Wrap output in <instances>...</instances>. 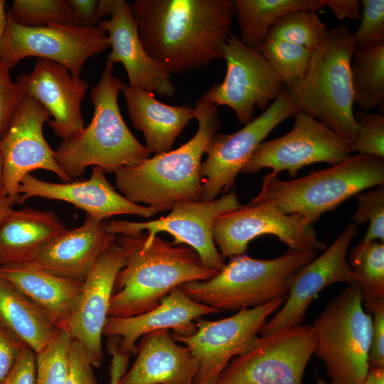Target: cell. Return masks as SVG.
<instances>
[{"label": "cell", "mask_w": 384, "mask_h": 384, "mask_svg": "<svg viewBox=\"0 0 384 384\" xmlns=\"http://www.w3.org/2000/svg\"><path fill=\"white\" fill-rule=\"evenodd\" d=\"M287 297H279L264 305L241 309L218 321L198 319L193 334H174V339L188 347L198 361L193 384H215L230 361L255 342L268 317L282 306Z\"/></svg>", "instance_id": "cell-11"}, {"label": "cell", "mask_w": 384, "mask_h": 384, "mask_svg": "<svg viewBox=\"0 0 384 384\" xmlns=\"http://www.w3.org/2000/svg\"><path fill=\"white\" fill-rule=\"evenodd\" d=\"M363 307L373 321L369 368L384 367V298L363 304Z\"/></svg>", "instance_id": "cell-42"}, {"label": "cell", "mask_w": 384, "mask_h": 384, "mask_svg": "<svg viewBox=\"0 0 384 384\" xmlns=\"http://www.w3.org/2000/svg\"><path fill=\"white\" fill-rule=\"evenodd\" d=\"M362 384H384V367H370Z\"/></svg>", "instance_id": "cell-49"}, {"label": "cell", "mask_w": 384, "mask_h": 384, "mask_svg": "<svg viewBox=\"0 0 384 384\" xmlns=\"http://www.w3.org/2000/svg\"><path fill=\"white\" fill-rule=\"evenodd\" d=\"M121 92L132 124L143 133L149 154L171 151L176 138L194 118V108L162 103L154 92L124 83Z\"/></svg>", "instance_id": "cell-27"}, {"label": "cell", "mask_w": 384, "mask_h": 384, "mask_svg": "<svg viewBox=\"0 0 384 384\" xmlns=\"http://www.w3.org/2000/svg\"><path fill=\"white\" fill-rule=\"evenodd\" d=\"M36 353L26 347L15 366L1 384H35Z\"/></svg>", "instance_id": "cell-44"}, {"label": "cell", "mask_w": 384, "mask_h": 384, "mask_svg": "<svg viewBox=\"0 0 384 384\" xmlns=\"http://www.w3.org/2000/svg\"><path fill=\"white\" fill-rule=\"evenodd\" d=\"M92 366L85 346L71 337L68 348L66 384H100L94 375Z\"/></svg>", "instance_id": "cell-41"}, {"label": "cell", "mask_w": 384, "mask_h": 384, "mask_svg": "<svg viewBox=\"0 0 384 384\" xmlns=\"http://www.w3.org/2000/svg\"><path fill=\"white\" fill-rule=\"evenodd\" d=\"M356 132L351 153L384 158V116L380 113H354Z\"/></svg>", "instance_id": "cell-37"}, {"label": "cell", "mask_w": 384, "mask_h": 384, "mask_svg": "<svg viewBox=\"0 0 384 384\" xmlns=\"http://www.w3.org/2000/svg\"><path fill=\"white\" fill-rule=\"evenodd\" d=\"M98 26L109 39L111 52L107 60L124 65L129 86L162 96L174 95L171 75L149 55L140 39L129 2L115 0L111 18Z\"/></svg>", "instance_id": "cell-22"}, {"label": "cell", "mask_w": 384, "mask_h": 384, "mask_svg": "<svg viewBox=\"0 0 384 384\" xmlns=\"http://www.w3.org/2000/svg\"><path fill=\"white\" fill-rule=\"evenodd\" d=\"M67 230L53 211L13 209L0 225V264L31 262L43 245Z\"/></svg>", "instance_id": "cell-28"}, {"label": "cell", "mask_w": 384, "mask_h": 384, "mask_svg": "<svg viewBox=\"0 0 384 384\" xmlns=\"http://www.w3.org/2000/svg\"><path fill=\"white\" fill-rule=\"evenodd\" d=\"M7 14L16 23L27 27L49 23L75 26L68 0H14Z\"/></svg>", "instance_id": "cell-35"}, {"label": "cell", "mask_w": 384, "mask_h": 384, "mask_svg": "<svg viewBox=\"0 0 384 384\" xmlns=\"http://www.w3.org/2000/svg\"><path fill=\"white\" fill-rule=\"evenodd\" d=\"M50 117L44 107L24 95L9 129L0 139L2 189L15 203L21 179L34 170L51 171L63 183L72 181L57 164L54 151L44 137L43 124Z\"/></svg>", "instance_id": "cell-17"}, {"label": "cell", "mask_w": 384, "mask_h": 384, "mask_svg": "<svg viewBox=\"0 0 384 384\" xmlns=\"http://www.w3.org/2000/svg\"><path fill=\"white\" fill-rule=\"evenodd\" d=\"M220 311L192 300L178 287L164 297L157 306L146 312L128 317H107L103 335L119 338L118 350L130 356L137 350V339L145 334L172 329L176 334L191 335L196 330L194 320Z\"/></svg>", "instance_id": "cell-23"}, {"label": "cell", "mask_w": 384, "mask_h": 384, "mask_svg": "<svg viewBox=\"0 0 384 384\" xmlns=\"http://www.w3.org/2000/svg\"><path fill=\"white\" fill-rule=\"evenodd\" d=\"M235 16L240 31V41L260 52L269 31L289 12L324 9L321 0H235Z\"/></svg>", "instance_id": "cell-30"}, {"label": "cell", "mask_w": 384, "mask_h": 384, "mask_svg": "<svg viewBox=\"0 0 384 384\" xmlns=\"http://www.w3.org/2000/svg\"><path fill=\"white\" fill-rule=\"evenodd\" d=\"M372 326L358 284L342 290L314 319V354L325 363L330 384H362L369 368Z\"/></svg>", "instance_id": "cell-8"}, {"label": "cell", "mask_w": 384, "mask_h": 384, "mask_svg": "<svg viewBox=\"0 0 384 384\" xmlns=\"http://www.w3.org/2000/svg\"><path fill=\"white\" fill-rule=\"evenodd\" d=\"M293 117L292 129L280 137L262 142L242 173L269 168L273 174L287 171L295 177L304 166L319 162L334 166L351 156L350 142L326 125L299 110Z\"/></svg>", "instance_id": "cell-16"}, {"label": "cell", "mask_w": 384, "mask_h": 384, "mask_svg": "<svg viewBox=\"0 0 384 384\" xmlns=\"http://www.w3.org/2000/svg\"><path fill=\"white\" fill-rule=\"evenodd\" d=\"M142 337L137 359L119 384H193L198 363L188 347L178 345L167 329Z\"/></svg>", "instance_id": "cell-26"}, {"label": "cell", "mask_w": 384, "mask_h": 384, "mask_svg": "<svg viewBox=\"0 0 384 384\" xmlns=\"http://www.w3.org/2000/svg\"><path fill=\"white\" fill-rule=\"evenodd\" d=\"M117 343L110 341L108 345L109 352L112 355V362L110 368V384H119L122 377L126 373L129 355L121 353L117 348Z\"/></svg>", "instance_id": "cell-47"}, {"label": "cell", "mask_w": 384, "mask_h": 384, "mask_svg": "<svg viewBox=\"0 0 384 384\" xmlns=\"http://www.w3.org/2000/svg\"><path fill=\"white\" fill-rule=\"evenodd\" d=\"M26 347L0 324V384L9 374Z\"/></svg>", "instance_id": "cell-43"}, {"label": "cell", "mask_w": 384, "mask_h": 384, "mask_svg": "<svg viewBox=\"0 0 384 384\" xmlns=\"http://www.w3.org/2000/svg\"><path fill=\"white\" fill-rule=\"evenodd\" d=\"M358 207L352 216L357 226L369 223L366 233L361 242H384V186H378L375 190L361 192L356 195Z\"/></svg>", "instance_id": "cell-38"}, {"label": "cell", "mask_w": 384, "mask_h": 384, "mask_svg": "<svg viewBox=\"0 0 384 384\" xmlns=\"http://www.w3.org/2000/svg\"><path fill=\"white\" fill-rule=\"evenodd\" d=\"M126 254L116 241L100 256L82 283L77 309L68 331L87 349L92 366L99 368L103 353L102 336L119 272L125 266Z\"/></svg>", "instance_id": "cell-21"}, {"label": "cell", "mask_w": 384, "mask_h": 384, "mask_svg": "<svg viewBox=\"0 0 384 384\" xmlns=\"http://www.w3.org/2000/svg\"><path fill=\"white\" fill-rule=\"evenodd\" d=\"M353 102L361 111L381 107L384 102V43L357 48L351 58Z\"/></svg>", "instance_id": "cell-31"}, {"label": "cell", "mask_w": 384, "mask_h": 384, "mask_svg": "<svg viewBox=\"0 0 384 384\" xmlns=\"http://www.w3.org/2000/svg\"><path fill=\"white\" fill-rule=\"evenodd\" d=\"M316 256V251L294 250L269 260L239 255L213 278L179 287L192 300L221 311L254 308L287 296L294 275Z\"/></svg>", "instance_id": "cell-7"}, {"label": "cell", "mask_w": 384, "mask_h": 384, "mask_svg": "<svg viewBox=\"0 0 384 384\" xmlns=\"http://www.w3.org/2000/svg\"><path fill=\"white\" fill-rule=\"evenodd\" d=\"M23 96L16 82L11 80L9 70L0 60V139L9 129Z\"/></svg>", "instance_id": "cell-40"}, {"label": "cell", "mask_w": 384, "mask_h": 384, "mask_svg": "<svg viewBox=\"0 0 384 384\" xmlns=\"http://www.w3.org/2000/svg\"><path fill=\"white\" fill-rule=\"evenodd\" d=\"M131 12L149 55L170 75L223 58L231 0H135Z\"/></svg>", "instance_id": "cell-1"}, {"label": "cell", "mask_w": 384, "mask_h": 384, "mask_svg": "<svg viewBox=\"0 0 384 384\" xmlns=\"http://www.w3.org/2000/svg\"><path fill=\"white\" fill-rule=\"evenodd\" d=\"M105 220L86 215L79 227L67 230L43 245L31 261L64 278L83 282L102 253L116 241Z\"/></svg>", "instance_id": "cell-24"}, {"label": "cell", "mask_w": 384, "mask_h": 384, "mask_svg": "<svg viewBox=\"0 0 384 384\" xmlns=\"http://www.w3.org/2000/svg\"><path fill=\"white\" fill-rule=\"evenodd\" d=\"M72 9L75 26L91 28L99 24L97 17L98 1L97 0H68Z\"/></svg>", "instance_id": "cell-45"}, {"label": "cell", "mask_w": 384, "mask_h": 384, "mask_svg": "<svg viewBox=\"0 0 384 384\" xmlns=\"http://www.w3.org/2000/svg\"><path fill=\"white\" fill-rule=\"evenodd\" d=\"M348 264L360 286L363 304L384 298V242H360L350 250Z\"/></svg>", "instance_id": "cell-32"}, {"label": "cell", "mask_w": 384, "mask_h": 384, "mask_svg": "<svg viewBox=\"0 0 384 384\" xmlns=\"http://www.w3.org/2000/svg\"><path fill=\"white\" fill-rule=\"evenodd\" d=\"M0 324L35 353L46 348L60 330L33 302L1 277Z\"/></svg>", "instance_id": "cell-29"}, {"label": "cell", "mask_w": 384, "mask_h": 384, "mask_svg": "<svg viewBox=\"0 0 384 384\" xmlns=\"http://www.w3.org/2000/svg\"><path fill=\"white\" fill-rule=\"evenodd\" d=\"M358 226L350 223L334 242L301 269L293 277L286 301L260 332L261 336L287 326L302 324L314 298L332 284H357L356 276L348 261L347 250Z\"/></svg>", "instance_id": "cell-18"}, {"label": "cell", "mask_w": 384, "mask_h": 384, "mask_svg": "<svg viewBox=\"0 0 384 384\" xmlns=\"http://www.w3.org/2000/svg\"><path fill=\"white\" fill-rule=\"evenodd\" d=\"M360 25L353 33L357 48L384 43V0H362Z\"/></svg>", "instance_id": "cell-39"}, {"label": "cell", "mask_w": 384, "mask_h": 384, "mask_svg": "<svg viewBox=\"0 0 384 384\" xmlns=\"http://www.w3.org/2000/svg\"><path fill=\"white\" fill-rule=\"evenodd\" d=\"M5 0H0V46L7 26V14L5 10Z\"/></svg>", "instance_id": "cell-50"}, {"label": "cell", "mask_w": 384, "mask_h": 384, "mask_svg": "<svg viewBox=\"0 0 384 384\" xmlns=\"http://www.w3.org/2000/svg\"><path fill=\"white\" fill-rule=\"evenodd\" d=\"M226 63L224 80L210 87L201 99L216 106H228L238 122L245 125L257 108L266 110L284 85L260 52L245 46L230 33L223 47Z\"/></svg>", "instance_id": "cell-13"}, {"label": "cell", "mask_w": 384, "mask_h": 384, "mask_svg": "<svg viewBox=\"0 0 384 384\" xmlns=\"http://www.w3.org/2000/svg\"><path fill=\"white\" fill-rule=\"evenodd\" d=\"M326 31V24L316 11L298 10L279 19L266 39L282 41L314 50L321 44Z\"/></svg>", "instance_id": "cell-33"}, {"label": "cell", "mask_w": 384, "mask_h": 384, "mask_svg": "<svg viewBox=\"0 0 384 384\" xmlns=\"http://www.w3.org/2000/svg\"><path fill=\"white\" fill-rule=\"evenodd\" d=\"M299 111L285 86L258 117L236 132L216 133L210 140L201 163V201H213L235 186V180L258 146L281 122Z\"/></svg>", "instance_id": "cell-12"}, {"label": "cell", "mask_w": 384, "mask_h": 384, "mask_svg": "<svg viewBox=\"0 0 384 384\" xmlns=\"http://www.w3.org/2000/svg\"><path fill=\"white\" fill-rule=\"evenodd\" d=\"M356 48L347 24L327 28L321 44L312 51L304 78L294 87H285L299 111L350 143L356 132L350 70Z\"/></svg>", "instance_id": "cell-5"}, {"label": "cell", "mask_w": 384, "mask_h": 384, "mask_svg": "<svg viewBox=\"0 0 384 384\" xmlns=\"http://www.w3.org/2000/svg\"><path fill=\"white\" fill-rule=\"evenodd\" d=\"M312 51L305 47L278 40L266 39L260 53L286 87H292L304 78Z\"/></svg>", "instance_id": "cell-34"}, {"label": "cell", "mask_w": 384, "mask_h": 384, "mask_svg": "<svg viewBox=\"0 0 384 384\" xmlns=\"http://www.w3.org/2000/svg\"><path fill=\"white\" fill-rule=\"evenodd\" d=\"M18 203L39 197L73 204L86 215L103 221L118 215H134L144 218L161 212L159 208L132 203L110 183L105 171L98 166L92 169L90 177L68 183H52L28 174L18 188Z\"/></svg>", "instance_id": "cell-19"}, {"label": "cell", "mask_w": 384, "mask_h": 384, "mask_svg": "<svg viewBox=\"0 0 384 384\" xmlns=\"http://www.w3.org/2000/svg\"><path fill=\"white\" fill-rule=\"evenodd\" d=\"M321 1L325 7H329L338 19L358 21L361 18V4L358 0H321Z\"/></svg>", "instance_id": "cell-46"}, {"label": "cell", "mask_w": 384, "mask_h": 384, "mask_svg": "<svg viewBox=\"0 0 384 384\" xmlns=\"http://www.w3.org/2000/svg\"><path fill=\"white\" fill-rule=\"evenodd\" d=\"M316 384H328V383L326 382H325L324 380H321V379L317 378Z\"/></svg>", "instance_id": "cell-51"}, {"label": "cell", "mask_w": 384, "mask_h": 384, "mask_svg": "<svg viewBox=\"0 0 384 384\" xmlns=\"http://www.w3.org/2000/svg\"><path fill=\"white\" fill-rule=\"evenodd\" d=\"M316 343L311 325L307 324L261 336L230 361L215 384H302Z\"/></svg>", "instance_id": "cell-9"}, {"label": "cell", "mask_w": 384, "mask_h": 384, "mask_svg": "<svg viewBox=\"0 0 384 384\" xmlns=\"http://www.w3.org/2000/svg\"><path fill=\"white\" fill-rule=\"evenodd\" d=\"M6 29L0 46V60L10 70L28 57L49 60L79 76L85 62L110 48L105 31L99 26L84 28L49 23L27 27L7 14Z\"/></svg>", "instance_id": "cell-10"}, {"label": "cell", "mask_w": 384, "mask_h": 384, "mask_svg": "<svg viewBox=\"0 0 384 384\" xmlns=\"http://www.w3.org/2000/svg\"><path fill=\"white\" fill-rule=\"evenodd\" d=\"M16 83L24 95L33 98L53 117L48 124L63 140L85 127L82 102L87 82L73 75L55 62L38 58L31 73H23Z\"/></svg>", "instance_id": "cell-20"}, {"label": "cell", "mask_w": 384, "mask_h": 384, "mask_svg": "<svg viewBox=\"0 0 384 384\" xmlns=\"http://www.w3.org/2000/svg\"><path fill=\"white\" fill-rule=\"evenodd\" d=\"M0 277L33 302L57 329L68 330L83 282L53 274L33 262L0 264Z\"/></svg>", "instance_id": "cell-25"}, {"label": "cell", "mask_w": 384, "mask_h": 384, "mask_svg": "<svg viewBox=\"0 0 384 384\" xmlns=\"http://www.w3.org/2000/svg\"><path fill=\"white\" fill-rule=\"evenodd\" d=\"M384 184V158L355 154L306 176L283 181L270 173L250 202L268 200L287 214H297L310 225L343 201L375 186Z\"/></svg>", "instance_id": "cell-6"}, {"label": "cell", "mask_w": 384, "mask_h": 384, "mask_svg": "<svg viewBox=\"0 0 384 384\" xmlns=\"http://www.w3.org/2000/svg\"><path fill=\"white\" fill-rule=\"evenodd\" d=\"M266 234L276 236L288 250L326 248L303 217L284 213L268 200L241 206L219 215L214 223L213 240L223 259L242 255L252 240Z\"/></svg>", "instance_id": "cell-15"}, {"label": "cell", "mask_w": 384, "mask_h": 384, "mask_svg": "<svg viewBox=\"0 0 384 384\" xmlns=\"http://www.w3.org/2000/svg\"><path fill=\"white\" fill-rule=\"evenodd\" d=\"M113 65L106 61L91 90L93 114L90 124L53 150L57 164L71 181L81 176L88 166L111 174L149 157L122 117L118 97L123 82L113 74Z\"/></svg>", "instance_id": "cell-4"}, {"label": "cell", "mask_w": 384, "mask_h": 384, "mask_svg": "<svg viewBox=\"0 0 384 384\" xmlns=\"http://www.w3.org/2000/svg\"><path fill=\"white\" fill-rule=\"evenodd\" d=\"M238 195L230 191L215 200L189 201L173 207L169 215L145 222L111 220L106 222L105 230L112 235L134 236L146 233L150 240L159 233L174 237V245L186 244L198 254L202 265L220 272L225 266L223 258L213 240L215 219L220 215L240 208Z\"/></svg>", "instance_id": "cell-14"}, {"label": "cell", "mask_w": 384, "mask_h": 384, "mask_svg": "<svg viewBox=\"0 0 384 384\" xmlns=\"http://www.w3.org/2000/svg\"><path fill=\"white\" fill-rule=\"evenodd\" d=\"M194 118L198 129L188 142L114 173L115 186L124 197L161 212L201 200V159L222 123L218 106L201 98L195 104Z\"/></svg>", "instance_id": "cell-3"}, {"label": "cell", "mask_w": 384, "mask_h": 384, "mask_svg": "<svg viewBox=\"0 0 384 384\" xmlns=\"http://www.w3.org/2000/svg\"><path fill=\"white\" fill-rule=\"evenodd\" d=\"M116 242L124 250L125 266L119 272L108 317H128L157 306L172 289L183 284L206 281L218 272L203 266L191 247H177L146 233L119 235Z\"/></svg>", "instance_id": "cell-2"}, {"label": "cell", "mask_w": 384, "mask_h": 384, "mask_svg": "<svg viewBox=\"0 0 384 384\" xmlns=\"http://www.w3.org/2000/svg\"><path fill=\"white\" fill-rule=\"evenodd\" d=\"M1 174H2V161L0 155V225L6 220L11 210L14 209L13 206L16 204L9 198L6 196L3 192L2 183H1Z\"/></svg>", "instance_id": "cell-48"}, {"label": "cell", "mask_w": 384, "mask_h": 384, "mask_svg": "<svg viewBox=\"0 0 384 384\" xmlns=\"http://www.w3.org/2000/svg\"><path fill=\"white\" fill-rule=\"evenodd\" d=\"M71 336L60 329L52 341L36 353L35 384H66Z\"/></svg>", "instance_id": "cell-36"}]
</instances>
